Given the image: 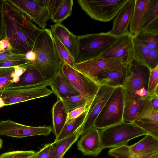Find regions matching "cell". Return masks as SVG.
Listing matches in <instances>:
<instances>
[{
	"instance_id": "obj_1",
	"label": "cell",
	"mask_w": 158,
	"mask_h": 158,
	"mask_svg": "<svg viewBox=\"0 0 158 158\" xmlns=\"http://www.w3.org/2000/svg\"><path fill=\"white\" fill-rule=\"evenodd\" d=\"M41 30L9 0H4V39L8 41L13 53L26 54L32 51Z\"/></svg>"
},
{
	"instance_id": "obj_2",
	"label": "cell",
	"mask_w": 158,
	"mask_h": 158,
	"mask_svg": "<svg viewBox=\"0 0 158 158\" xmlns=\"http://www.w3.org/2000/svg\"><path fill=\"white\" fill-rule=\"evenodd\" d=\"M35 58L32 63L44 79L50 83L61 71L62 62L54 42L51 30H41L32 51Z\"/></svg>"
},
{
	"instance_id": "obj_3",
	"label": "cell",
	"mask_w": 158,
	"mask_h": 158,
	"mask_svg": "<svg viewBox=\"0 0 158 158\" xmlns=\"http://www.w3.org/2000/svg\"><path fill=\"white\" fill-rule=\"evenodd\" d=\"M118 37L111 34L110 31L77 36V47L75 63L82 62L99 56Z\"/></svg>"
},
{
	"instance_id": "obj_4",
	"label": "cell",
	"mask_w": 158,
	"mask_h": 158,
	"mask_svg": "<svg viewBox=\"0 0 158 158\" xmlns=\"http://www.w3.org/2000/svg\"><path fill=\"white\" fill-rule=\"evenodd\" d=\"M99 132L101 146L103 149L127 145L133 139L148 135L147 132L134 123L124 121L99 130Z\"/></svg>"
},
{
	"instance_id": "obj_5",
	"label": "cell",
	"mask_w": 158,
	"mask_h": 158,
	"mask_svg": "<svg viewBox=\"0 0 158 158\" xmlns=\"http://www.w3.org/2000/svg\"><path fill=\"white\" fill-rule=\"evenodd\" d=\"M124 104L123 87L115 88L95 120L94 126L101 130L123 121Z\"/></svg>"
},
{
	"instance_id": "obj_6",
	"label": "cell",
	"mask_w": 158,
	"mask_h": 158,
	"mask_svg": "<svg viewBox=\"0 0 158 158\" xmlns=\"http://www.w3.org/2000/svg\"><path fill=\"white\" fill-rule=\"evenodd\" d=\"M129 0H78L82 9L91 18L102 22L110 21Z\"/></svg>"
},
{
	"instance_id": "obj_7",
	"label": "cell",
	"mask_w": 158,
	"mask_h": 158,
	"mask_svg": "<svg viewBox=\"0 0 158 158\" xmlns=\"http://www.w3.org/2000/svg\"><path fill=\"white\" fill-rule=\"evenodd\" d=\"M151 70L133 59L129 64V71L123 86L124 91L134 96L145 98L147 95Z\"/></svg>"
},
{
	"instance_id": "obj_8",
	"label": "cell",
	"mask_w": 158,
	"mask_h": 158,
	"mask_svg": "<svg viewBox=\"0 0 158 158\" xmlns=\"http://www.w3.org/2000/svg\"><path fill=\"white\" fill-rule=\"evenodd\" d=\"M156 153L158 139L148 135L134 144L113 148L108 153L115 158H149Z\"/></svg>"
},
{
	"instance_id": "obj_9",
	"label": "cell",
	"mask_w": 158,
	"mask_h": 158,
	"mask_svg": "<svg viewBox=\"0 0 158 158\" xmlns=\"http://www.w3.org/2000/svg\"><path fill=\"white\" fill-rule=\"evenodd\" d=\"M61 71L79 94L91 102L98 90L100 85L65 63H62Z\"/></svg>"
},
{
	"instance_id": "obj_10",
	"label": "cell",
	"mask_w": 158,
	"mask_h": 158,
	"mask_svg": "<svg viewBox=\"0 0 158 158\" xmlns=\"http://www.w3.org/2000/svg\"><path fill=\"white\" fill-rule=\"evenodd\" d=\"M47 86L43 85L16 89L4 88L0 90V97L5 106L47 97L52 92Z\"/></svg>"
},
{
	"instance_id": "obj_11",
	"label": "cell",
	"mask_w": 158,
	"mask_h": 158,
	"mask_svg": "<svg viewBox=\"0 0 158 158\" xmlns=\"http://www.w3.org/2000/svg\"><path fill=\"white\" fill-rule=\"evenodd\" d=\"M52 131L51 126L33 127L10 120L0 121V135L17 138L43 135L47 136Z\"/></svg>"
},
{
	"instance_id": "obj_12",
	"label": "cell",
	"mask_w": 158,
	"mask_h": 158,
	"mask_svg": "<svg viewBox=\"0 0 158 158\" xmlns=\"http://www.w3.org/2000/svg\"><path fill=\"white\" fill-rule=\"evenodd\" d=\"M133 37L130 32L118 36L106 50L98 57L120 60L123 64L130 63L133 59L134 53Z\"/></svg>"
},
{
	"instance_id": "obj_13",
	"label": "cell",
	"mask_w": 158,
	"mask_h": 158,
	"mask_svg": "<svg viewBox=\"0 0 158 158\" xmlns=\"http://www.w3.org/2000/svg\"><path fill=\"white\" fill-rule=\"evenodd\" d=\"M121 60L97 57L75 64L76 69L96 81L97 76L123 64Z\"/></svg>"
},
{
	"instance_id": "obj_14",
	"label": "cell",
	"mask_w": 158,
	"mask_h": 158,
	"mask_svg": "<svg viewBox=\"0 0 158 158\" xmlns=\"http://www.w3.org/2000/svg\"><path fill=\"white\" fill-rule=\"evenodd\" d=\"M114 88L100 85L98 90L88 109L85 121L81 128V135L94 126L95 120Z\"/></svg>"
},
{
	"instance_id": "obj_15",
	"label": "cell",
	"mask_w": 158,
	"mask_h": 158,
	"mask_svg": "<svg viewBox=\"0 0 158 158\" xmlns=\"http://www.w3.org/2000/svg\"><path fill=\"white\" fill-rule=\"evenodd\" d=\"M15 7L27 15L42 30L45 29L50 17L47 11L37 0H9Z\"/></svg>"
},
{
	"instance_id": "obj_16",
	"label": "cell",
	"mask_w": 158,
	"mask_h": 158,
	"mask_svg": "<svg viewBox=\"0 0 158 158\" xmlns=\"http://www.w3.org/2000/svg\"><path fill=\"white\" fill-rule=\"evenodd\" d=\"M50 83L44 79L38 69L31 62L28 64L17 82H10L4 88L16 89L43 85L49 86Z\"/></svg>"
},
{
	"instance_id": "obj_17",
	"label": "cell",
	"mask_w": 158,
	"mask_h": 158,
	"mask_svg": "<svg viewBox=\"0 0 158 158\" xmlns=\"http://www.w3.org/2000/svg\"><path fill=\"white\" fill-rule=\"evenodd\" d=\"M77 149L84 156H97L103 149L101 146L99 129L94 127L81 135Z\"/></svg>"
},
{
	"instance_id": "obj_18",
	"label": "cell",
	"mask_w": 158,
	"mask_h": 158,
	"mask_svg": "<svg viewBox=\"0 0 158 158\" xmlns=\"http://www.w3.org/2000/svg\"><path fill=\"white\" fill-rule=\"evenodd\" d=\"M129 64H123L98 74L96 82L100 85L113 88L123 87L129 72Z\"/></svg>"
},
{
	"instance_id": "obj_19",
	"label": "cell",
	"mask_w": 158,
	"mask_h": 158,
	"mask_svg": "<svg viewBox=\"0 0 158 158\" xmlns=\"http://www.w3.org/2000/svg\"><path fill=\"white\" fill-rule=\"evenodd\" d=\"M135 0H129L119 10L113 22L112 29L110 31L111 34L118 37L130 32L128 28Z\"/></svg>"
},
{
	"instance_id": "obj_20",
	"label": "cell",
	"mask_w": 158,
	"mask_h": 158,
	"mask_svg": "<svg viewBox=\"0 0 158 158\" xmlns=\"http://www.w3.org/2000/svg\"><path fill=\"white\" fill-rule=\"evenodd\" d=\"M151 97L143 98L132 95L124 91L123 121L133 123L149 102Z\"/></svg>"
},
{
	"instance_id": "obj_21",
	"label": "cell",
	"mask_w": 158,
	"mask_h": 158,
	"mask_svg": "<svg viewBox=\"0 0 158 158\" xmlns=\"http://www.w3.org/2000/svg\"><path fill=\"white\" fill-rule=\"evenodd\" d=\"M53 37L57 39L68 50L74 62L77 47V36L61 23L50 26Z\"/></svg>"
},
{
	"instance_id": "obj_22",
	"label": "cell",
	"mask_w": 158,
	"mask_h": 158,
	"mask_svg": "<svg viewBox=\"0 0 158 158\" xmlns=\"http://www.w3.org/2000/svg\"><path fill=\"white\" fill-rule=\"evenodd\" d=\"M49 86L52 93L62 100L68 97L80 95L69 80L61 71L51 82Z\"/></svg>"
},
{
	"instance_id": "obj_23",
	"label": "cell",
	"mask_w": 158,
	"mask_h": 158,
	"mask_svg": "<svg viewBox=\"0 0 158 158\" xmlns=\"http://www.w3.org/2000/svg\"><path fill=\"white\" fill-rule=\"evenodd\" d=\"M151 0H135L132 15L129 25L130 33L135 36L139 31Z\"/></svg>"
},
{
	"instance_id": "obj_24",
	"label": "cell",
	"mask_w": 158,
	"mask_h": 158,
	"mask_svg": "<svg viewBox=\"0 0 158 158\" xmlns=\"http://www.w3.org/2000/svg\"><path fill=\"white\" fill-rule=\"evenodd\" d=\"M52 113V131L56 138L63 129L68 118V113L62 100L58 98L56 102L53 105Z\"/></svg>"
},
{
	"instance_id": "obj_25",
	"label": "cell",
	"mask_w": 158,
	"mask_h": 158,
	"mask_svg": "<svg viewBox=\"0 0 158 158\" xmlns=\"http://www.w3.org/2000/svg\"><path fill=\"white\" fill-rule=\"evenodd\" d=\"M88 109L78 117L67 120L59 135L55 138L54 142L70 136L82 127L86 117Z\"/></svg>"
},
{
	"instance_id": "obj_26",
	"label": "cell",
	"mask_w": 158,
	"mask_h": 158,
	"mask_svg": "<svg viewBox=\"0 0 158 158\" xmlns=\"http://www.w3.org/2000/svg\"><path fill=\"white\" fill-rule=\"evenodd\" d=\"M81 127L70 136L53 142L56 158H62L68 150L77 140L81 135Z\"/></svg>"
},
{
	"instance_id": "obj_27",
	"label": "cell",
	"mask_w": 158,
	"mask_h": 158,
	"mask_svg": "<svg viewBox=\"0 0 158 158\" xmlns=\"http://www.w3.org/2000/svg\"><path fill=\"white\" fill-rule=\"evenodd\" d=\"M73 5L72 0H62L50 19L56 23H61L71 15Z\"/></svg>"
},
{
	"instance_id": "obj_28",
	"label": "cell",
	"mask_w": 158,
	"mask_h": 158,
	"mask_svg": "<svg viewBox=\"0 0 158 158\" xmlns=\"http://www.w3.org/2000/svg\"><path fill=\"white\" fill-rule=\"evenodd\" d=\"M133 41L134 45L133 59L147 66V59L149 48L135 36H133Z\"/></svg>"
},
{
	"instance_id": "obj_29",
	"label": "cell",
	"mask_w": 158,
	"mask_h": 158,
	"mask_svg": "<svg viewBox=\"0 0 158 158\" xmlns=\"http://www.w3.org/2000/svg\"><path fill=\"white\" fill-rule=\"evenodd\" d=\"M61 100L68 113L77 108L90 105L92 102L81 95L70 96Z\"/></svg>"
},
{
	"instance_id": "obj_30",
	"label": "cell",
	"mask_w": 158,
	"mask_h": 158,
	"mask_svg": "<svg viewBox=\"0 0 158 158\" xmlns=\"http://www.w3.org/2000/svg\"><path fill=\"white\" fill-rule=\"evenodd\" d=\"M134 36L149 48L158 51V33L139 31Z\"/></svg>"
},
{
	"instance_id": "obj_31",
	"label": "cell",
	"mask_w": 158,
	"mask_h": 158,
	"mask_svg": "<svg viewBox=\"0 0 158 158\" xmlns=\"http://www.w3.org/2000/svg\"><path fill=\"white\" fill-rule=\"evenodd\" d=\"M135 120L158 123V110L153 107L150 101Z\"/></svg>"
},
{
	"instance_id": "obj_32",
	"label": "cell",
	"mask_w": 158,
	"mask_h": 158,
	"mask_svg": "<svg viewBox=\"0 0 158 158\" xmlns=\"http://www.w3.org/2000/svg\"><path fill=\"white\" fill-rule=\"evenodd\" d=\"M53 37L57 51L62 62L76 69L74 61L68 50L57 39Z\"/></svg>"
},
{
	"instance_id": "obj_33",
	"label": "cell",
	"mask_w": 158,
	"mask_h": 158,
	"mask_svg": "<svg viewBox=\"0 0 158 158\" xmlns=\"http://www.w3.org/2000/svg\"><path fill=\"white\" fill-rule=\"evenodd\" d=\"M157 18H158V0H151L141 27L140 31L143 30L149 23Z\"/></svg>"
},
{
	"instance_id": "obj_34",
	"label": "cell",
	"mask_w": 158,
	"mask_h": 158,
	"mask_svg": "<svg viewBox=\"0 0 158 158\" xmlns=\"http://www.w3.org/2000/svg\"><path fill=\"white\" fill-rule=\"evenodd\" d=\"M25 57V54L13 53L8 41L6 39L0 40V61L10 58Z\"/></svg>"
},
{
	"instance_id": "obj_35",
	"label": "cell",
	"mask_w": 158,
	"mask_h": 158,
	"mask_svg": "<svg viewBox=\"0 0 158 158\" xmlns=\"http://www.w3.org/2000/svg\"><path fill=\"white\" fill-rule=\"evenodd\" d=\"M15 71L14 67L0 68V90L14 82Z\"/></svg>"
},
{
	"instance_id": "obj_36",
	"label": "cell",
	"mask_w": 158,
	"mask_h": 158,
	"mask_svg": "<svg viewBox=\"0 0 158 158\" xmlns=\"http://www.w3.org/2000/svg\"><path fill=\"white\" fill-rule=\"evenodd\" d=\"M158 65L151 70L148 81L147 95H158Z\"/></svg>"
},
{
	"instance_id": "obj_37",
	"label": "cell",
	"mask_w": 158,
	"mask_h": 158,
	"mask_svg": "<svg viewBox=\"0 0 158 158\" xmlns=\"http://www.w3.org/2000/svg\"><path fill=\"white\" fill-rule=\"evenodd\" d=\"M31 62L26 57L10 58L0 61V68L14 67L25 65Z\"/></svg>"
},
{
	"instance_id": "obj_38",
	"label": "cell",
	"mask_w": 158,
	"mask_h": 158,
	"mask_svg": "<svg viewBox=\"0 0 158 158\" xmlns=\"http://www.w3.org/2000/svg\"><path fill=\"white\" fill-rule=\"evenodd\" d=\"M62 0H37L39 4L48 12L51 19Z\"/></svg>"
},
{
	"instance_id": "obj_39",
	"label": "cell",
	"mask_w": 158,
	"mask_h": 158,
	"mask_svg": "<svg viewBox=\"0 0 158 158\" xmlns=\"http://www.w3.org/2000/svg\"><path fill=\"white\" fill-rule=\"evenodd\" d=\"M35 154L36 158H56L54 143L44 145Z\"/></svg>"
},
{
	"instance_id": "obj_40",
	"label": "cell",
	"mask_w": 158,
	"mask_h": 158,
	"mask_svg": "<svg viewBox=\"0 0 158 158\" xmlns=\"http://www.w3.org/2000/svg\"><path fill=\"white\" fill-rule=\"evenodd\" d=\"M35 152L33 150L13 151L0 155V158H28Z\"/></svg>"
},
{
	"instance_id": "obj_41",
	"label": "cell",
	"mask_w": 158,
	"mask_h": 158,
	"mask_svg": "<svg viewBox=\"0 0 158 158\" xmlns=\"http://www.w3.org/2000/svg\"><path fill=\"white\" fill-rule=\"evenodd\" d=\"M147 66L151 70L158 65V51L149 49L147 59Z\"/></svg>"
},
{
	"instance_id": "obj_42",
	"label": "cell",
	"mask_w": 158,
	"mask_h": 158,
	"mask_svg": "<svg viewBox=\"0 0 158 158\" xmlns=\"http://www.w3.org/2000/svg\"><path fill=\"white\" fill-rule=\"evenodd\" d=\"M89 106L86 105L77 108L68 113L67 120L75 118L79 116L88 110Z\"/></svg>"
},
{
	"instance_id": "obj_43",
	"label": "cell",
	"mask_w": 158,
	"mask_h": 158,
	"mask_svg": "<svg viewBox=\"0 0 158 158\" xmlns=\"http://www.w3.org/2000/svg\"><path fill=\"white\" fill-rule=\"evenodd\" d=\"M140 31L158 33V18L154 20Z\"/></svg>"
},
{
	"instance_id": "obj_44",
	"label": "cell",
	"mask_w": 158,
	"mask_h": 158,
	"mask_svg": "<svg viewBox=\"0 0 158 158\" xmlns=\"http://www.w3.org/2000/svg\"><path fill=\"white\" fill-rule=\"evenodd\" d=\"M4 0H0V40L4 39L3 31Z\"/></svg>"
},
{
	"instance_id": "obj_45",
	"label": "cell",
	"mask_w": 158,
	"mask_h": 158,
	"mask_svg": "<svg viewBox=\"0 0 158 158\" xmlns=\"http://www.w3.org/2000/svg\"><path fill=\"white\" fill-rule=\"evenodd\" d=\"M150 102L154 108L158 110V95L151 96Z\"/></svg>"
},
{
	"instance_id": "obj_46",
	"label": "cell",
	"mask_w": 158,
	"mask_h": 158,
	"mask_svg": "<svg viewBox=\"0 0 158 158\" xmlns=\"http://www.w3.org/2000/svg\"><path fill=\"white\" fill-rule=\"evenodd\" d=\"M25 57L27 59L32 62L35 60V56L34 52L32 51H31L26 54Z\"/></svg>"
},
{
	"instance_id": "obj_47",
	"label": "cell",
	"mask_w": 158,
	"mask_h": 158,
	"mask_svg": "<svg viewBox=\"0 0 158 158\" xmlns=\"http://www.w3.org/2000/svg\"><path fill=\"white\" fill-rule=\"evenodd\" d=\"M5 106V103L2 99L0 97V108Z\"/></svg>"
},
{
	"instance_id": "obj_48",
	"label": "cell",
	"mask_w": 158,
	"mask_h": 158,
	"mask_svg": "<svg viewBox=\"0 0 158 158\" xmlns=\"http://www.w3.org/2000/svg\"><path fill=\"white\" fill-rule=\"evenodd\" d=\"M149 158H158V153L154 154Z\"/></svg>"
},
{
	"instance_id": "obj_49",
	"label": "cell",
	"mask_w": 158,
	"mask_h": 158,
	"mask_svg": "<svg viewBox=\"0 0 158 158\" xmlns=\"http://www.w3.org/2000/svg\"><path fill=\"white\" fill-rule=\"evenodd\" d=\"M2 140L0 138V150L1 149L2 145Z\"/></svg>"
},
{
	"instance_id": "obj_50",
	"label": "cell",
	"mask_w": 158,
	"mask_h": 158,
	"mask_svg": "<svg viewBox=\"0 0 158 158\" xmlns=\"http://www.w3.org/2000/svg\"><path fill=\"white\" fill-rule=\"evenodd\" d=\"M35 153L28 158H36Z\"/></svg>"
}]
</instances>
